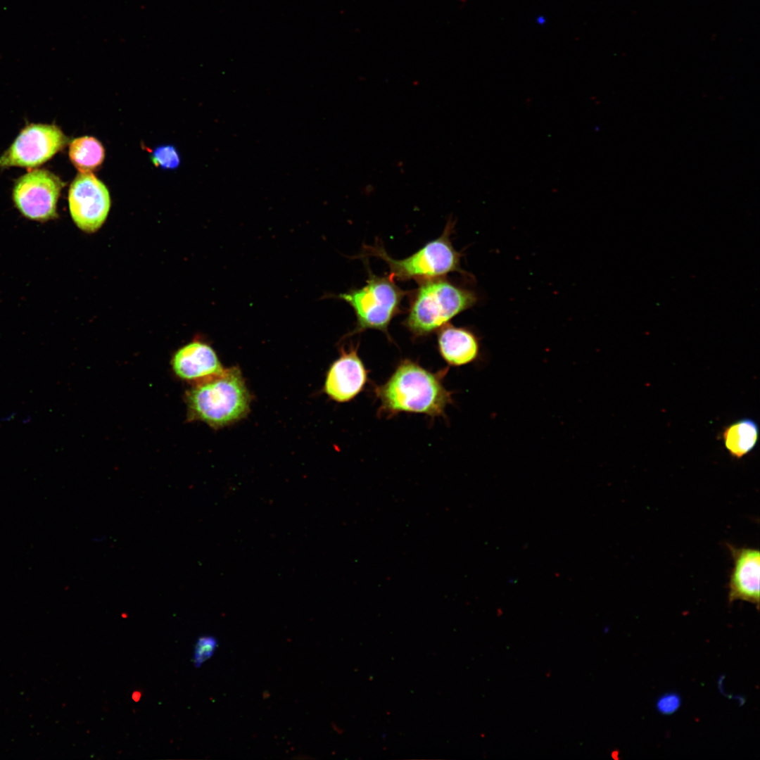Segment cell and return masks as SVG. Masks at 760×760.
Listing matches in <instances>:
<instances>
[{
  "label": "cell",
  "mask_w": 760,
  "mask_h": 760,
  "mask_svg": "<svg viewBox=\"0 0 760 760\" xmlns=\"http://www.w3.org/2000/svg\"><path fill=\"white\" fill-rule=\"evenodd\" d=\"M251 395L241 372L232 367L215 376L193 384L187 391L188 418L219 429L246 417Z\"/></svg>",
  "instance_id": "cell-2"
},
{
  "label": "cell",
  "mask_w": 760,
  "mask_h": 760,
  "mask_svg": "<svg viewBox=\"0 0 760 760\" xmlns=\"http://www.w3.org/2000/svg\"><path fill=\"white\" fill-rule=\"evenodd\" d=\"M369 273L362 287L338 295L340 299L352 307L356 316L355 327L350 335L376 329L391 340L388 329L393 318L400 310L405 292L398 286L390 275L376 276L371 271Z\"/></svg>",
  "instance_id": "cell-5"
},
{
  "label": "cell",
  "mask_w": 760,
  "mask_h": 760,
  "mask_svg": "<svg viewBox=\"0 0 760 760\" xmlns=\"http://www.w3.org/2000/svg\"><path fill=\"white\" fill-rule=\"evenodd\" d=\"M476 293L444 277L420 281L403 324L413 338L438 331L477 302Z\"/></svg>",
  "instance_id": "cell-3"
},
{
  "label": "cell",
  "mask_w": 760,
  "mask_h": 760,
  "mask_svg": "<svg viewBox=\"0 0 760 760\" xmlns=\"http://www.w3.org/2000/svg\"><path fill=\"white\" fill-rule=\"evenodd\" d=\"M16 414H17L16 412H11L3 416L2 417H1L0 421L1 422H10V421L13 420L15 418Z\"/></svg>",
  "instance_id": "cell-18"
},
{
  "label": "cell",
  "mask_w": 760,
  "mask_h": 760,
  "mask_svg": "<svg viewBox=\"0 0 760 760\" xmlns=\"http://www.w3.org/2000/svg\"><path fill=\"white\" fill-rule=\"evenodd\" d=\"M437 348L442 359L452 367H461L477 360L480 343L470 329L447 324L438 331Z\"/></svg>",
  "instance_id": "cell-12"
},
{
  "label": "cell",
  "mask_w": 760,
  "mask_h": 760,
  "mask_svg": "<svg viewBox=\"0 0 760 760\" xmlns=\"http://www.w3.org/2000/svg\"><path fill=\"white\" fill-rule=\"evenodd\" d=\"M63 181L46 170H31L20 177L13 190L18 210L27 218L44 222L56 217Z\"/></svg>",
  "instance_id": "cell-7"
},
{
  "label": "cell",
  "mask_w": 760,
  "mask_h": 760,
  "mask_svg": "<svg viewBox=\"0 0 760 760\" xmlns=\"http://www.w3.org/2000/svg\"><path fill=\"white\" fill-rule=\"evenodd\" d=\"M448 368L432 372L417 361L403 359L382 384L374 387L379 402L378 416L391 418L400 413L444 417L452 403V393L443 383Z\"/></svg>",
  "instance_id": "cell-1"
},
{
  "label": "cell",
  "mask_w": 760,
  "mask_h": 760,
  "mask_svg": "<svg viewBox=\"0 0 760 760\" xmlns=\"http://www.w3.org/2000/svg\"><path fill=\"white\" fill-rule=\"evenodd\" d=\"M171 365L177 376L193 384L224 370L213 348L200 341L189 343L179 348L173 355Z\"/></svg>",
  "instance_id": "cell-11"
},
{
  "label": "cell",
  "mask_w": 760,
  "mask_h": 760,
  "mask_svg": "<svg viewBox=\"0 0 760 760\" xmlns=\"http://www.w3.org/2000/svg\"><path fill=\"white\" fill-rule=\"evenodd\" d=\"M680 699L674 694H669L662 697L658 702V709L664 714L673 713L680 706Z\"/></svg>",
  "instance_id": "cell-17"
},
{
  "label": "cell",
  "mask_w": 760,
  "mask_h": 760,
  "mask_svg": "<svg viewBox=\"0 0 760 760\" xmlns=\"http://www.w3.org/2000/svg\"><path fill=\"white\" fill-rule=\"evenodd\" d=\"M369 381V371L358 355V345L342 348L340 356L327 370L324 391L337 403H348L362 393Z\"/></svg>",
  "instance_id": "cell-9"
},
{
  "label": "cell",
  "mask_w": 760,
  "mask_h": 760,
  "mask_svg": "<svg viewBox=\"0 0 760 760\" xmlns=\"http://www.w3.org/2000/svg\"><path fill=\"white\" fill-rule=\"evenodd\" d=\"M733 559V567L728 584V601L743 600L759 608V550L749 547H736L727 544Z\"/></svg>",
  "instance_id": "cell-10"
},
{
  "label": "cell",
  "mask_w": 760,
  "mask_h": 760,
  "mask_svg": "<svg viewBox=\"0 0 760 760\" xmlns=\"http://www.w3.org/2000/svg\"><path fill=\"white\" fill-rule=\"evenodd\" d=\"M69 157L80 172H92L99 169L105 158V149L95 137L84 136L70 144Z\"/></svg>",
  "instance_id": "cell-14"
},
{
  "label": "cell",
  "mask_w": 760,
  "mask_h": 760,
  "mask_svg": "<svg viewBox=\"0 0 760 760\" xmlns=\"http://www.w3.org/2000/svg\"><path fill=\"white\" fill-rule=\"evenodd\" d=\"M217 647V639L212 635L198 638L194 648L193 663L196 668L213 657Z\"/></svg>",
  "instance_id": "cell-16"
},
{
  "label": "cell",
  "mask_w": 760,
  "mask_h": 760,
  "mask_svg": "<svg viewBox=\"0 0 760 760\" xmlns=\"http://www.w3.org/2000/svg\"><path fill=\"white\" fill-rule=\"evenodd\" d=\"M68 141L56 125L30 124L21 130L0 156V167L39 166L62 150Z\"/></svg>",
  "instance_id": "cell-6"
},
{
  "label": "cell",
  "mask_w": 760,
  "mask_h": 760,
  "mask_svg": "<svg viewBox=\"0 0 760 760\" xmlns=\"http://www.w3.org/2000/svg\"><path fill=\"white\" fill-rule=\"evenodd\" d=\"M71 217L82 231L92 233L105 222L110 208V197L106 185L92 172H80L68 193Z\"/></svg>",
  "instance_id": "cell-8"
},
{
  "label": "cell",
  "mask_w": 760,
  "mask_h": 760,
  "mask_svg": "<svg viewBox=\"0 0 760 760\" xmlns=\"http://www.w3.org/2000/svg\"><path fill=\"white\" fill-rule=\"evenodd\" d=\"M452 227L453 224L449 221L438 238L426 243L417 252L403 259L391 258L378 244L366 246L365 249L368 255L379 258L388 265L389 275L393 279L422 281L443 277L450 272L464 273L460 267L462 254L454 248L450 241Z\"/></svg>",
  "instance_id": "cell-4"
},
{
  "label": "cell",
  "mask_w": 760,
  "mask_h": 760,
  "mask_svg": "<svg viewBox=\"0 0 760 760\" xmlns=\"http://www.w3.org/2000/svg\"><path fill=\"white\" fill-rule=\"evenodd\" d=\"M31 421H32V417L30 415H27V416H25V417L23 418L22 423H23V424L26 425V424H30L31 422Z\"/></svg>",
  "instance_id": "cell-20"
},
{
  "label": "cell",
  "mask_w": 760,
  "mask_h": 760,
  "mask_svg": "<svg viewBox=\"0 0 760 760\" xmlns=\"http://www.w3.org/2000/svg\"><path fill=\"white\" fill-rule=\"evenodd\" d=\"M151 159L154 165L162 169H175L180 163L179 155L172 145L157 147L153 151Z\"/></svg>",
  "instance_id": "cell-15"
},
{
  "label": "cell",
  "mask_w": 760,
  "mask_h": 760,
  "mask_svg": "<svg viewBox=\"0 0 760 760\" xmlns=\"http://www.w3.org/2000/svg\"><path fill=\"white\" fill-rule=\"evenodd\" d=\"M141 696V693L139 691H134L132 694V699L135 702L139 701Z\"/></svg>",
  "instance_id": "cell-19"
},
{
  "label": "cell",
  "mask_w": 760,
  "mask_h": 760,
  "mask_svg": "<svg viewBox=\"0 0 760 760\" xmlns=\"http://www.w3.org/2000/svg\"><path fill=\"white\" fill-rule=\"evenodd\" d=\"M759 436V426L749 418L735 421L726 426L721 432L724 447L735 459H741L750 453L756 446Z\"/></svg>",
  "instance_id": "cell-13"
}]
</instances>
